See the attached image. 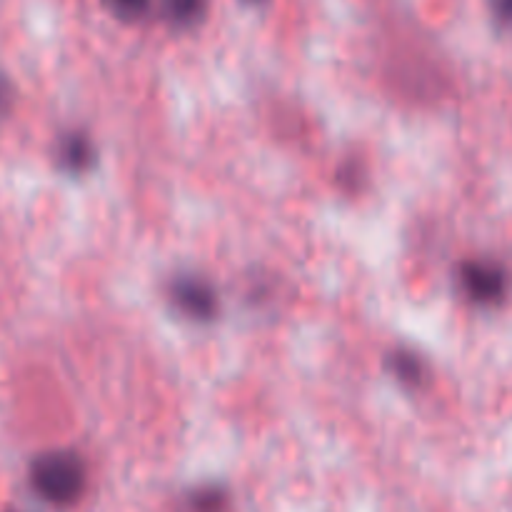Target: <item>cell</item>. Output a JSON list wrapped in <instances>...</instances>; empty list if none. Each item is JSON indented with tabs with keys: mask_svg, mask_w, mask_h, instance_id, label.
I'll return each instance as SVG.
<instances>
[{
	"mask_svg": "<svg viewBox=\"0 0 512 512\" xmlns=\"http://www.w3.org/2000/svg\"><path fill=\"white\" fill-rule=\"evenodd\" d=\"M155 5L173 28H195L208 13L210 0H155Z\"/></svg>",
	"mask_w": 512,
	"mask_h": 512,
	"instance_id": "8992f818",
	"label": "cell"
},
{
	"mask_svg": "<svg viewBox=\"0 0 512 512\" xmlns=\"http://www.w3.org/2000/svg\"><path fill=\"white\" fill-rule=\"evenodd\" d=\"M490 5L500 23H512V0H490Z\"/></svg>",
	"mask_w": 512,
	"mask_h": 512,
	"instance_id": "30bf717a",
	"label": "cell"
},
{
	"mask_svg": "<svg viewBox=\"0 0 512 512\" xmlns=\"http://www.w3.org/2000/svg\"><path fill=\"white\" fill-rule=\"evenodd\" d=\"M228 493L220 485H200L193 488L185 498L188 512H225L228 510Z\"/></svg>",
	"mask_w": 512,
	"mask_h": 512,
	"instance_id": "52a82bcc",
	"label": "cell"
},
{
	"mask_svg": "<svg viewBox=\"0 0 512 512\" xmlns=\"http://www.w3.org/2000/svg\"><path fill=\"white\" fill-rule=\"evenodd\" d=\"M385 370H388L395 383L410 390L423 388L430 378L428 360L415 348H408V345H398V348L385 355Z\"/></svg>",
	"mask_w": 512,
	"mask_h": 512,
	"instance_id": "5b68a950",
	"label": "cell"
},
{
	"mask_svg": "<svg viewBox=\"0 0 512 512\" xmlns=\"http://www.w3.org/2000/svg\"><path fill=\"white\" fill-rule=\"evenodd\" d=\"M10 103H13V88H10V80L0 75V118L8 113Z\"/></svg>",
	"mask_w": 512,
	"mask_h": 512,
	"instance_id": "9c48e42d",
	"label": "cell"
},
{
	"mask_svg": "<svg viewBox=\"0 0 512 512\" xmlns=\"http://www.w3.org/2000/svg\"><path fill=\"white\" fill-rule=\"evenodd\" d=\"M55 165L63 170L65 175H85L98 160V145L93 143L88 133L83 130H65L55 140Z\"/></svg>",
	"mask_w": 512,
	"mask_h": 512,
	"instance_id": "277c9868",
	"label": "cell"
},
{
	"mask_svg": "<svg viewBox=\"0 0 512 512\" xmlns=\"http://www.w3.org/2000/svg\"><path fill=\"white\" fill-rule=\"evenodd\" d=\"M30 488L55 508L75 505L88 490V465L73 450H50L30 465Z\"/></svg>",
	"mask_w": 512,
	"mask_h": 512,
	"instance_id": "6da1fadb",
	"label": "cell"
},
{
	"mask_svg": "<svg viewBox=\"0 0 512 512\" xmlns=\"http://www.w3.org/2000/svg\"><path fill=\"white\" fill-rule=\"evenodd\" d=\"M245 3H253L255 5V3H263V0H245Z\"/></svg>",
	"mask_w": 512,
	"mask_h": 512,
	"instance_id": "8fae6325",
	"label": "cell"
},
{
	"mask_svg": "<svg viewBox=\"0 0 512 512\" xmlns=\"http://www.w3.org/2000/svg\"><path fill=\"white\" fill-rule=\"evenodd\" d=\"M103 3L108 5L110 13L118 15V18L138 20L148 13V8L155 3V0H103Z\"/></svg>",
	"mask_w": 512,
	"mask_h": 512,
	"instance_id": "ba28073f",
	"label": "cell"
},
{
	"mask_svg": "<svg viewBox=\"0 0 512 512\" xmlns=\"http://www.w3.org/2000/svg\"><path fill=\"white\" fill-rule=\"evenodd\" d=\"M165 300L183 320L208 325L220 315V293L208 278L195 273H178L165 283Z\"/></svg>",
	"mask_w": 512,
	"mask_h": 512,
	"instance_id": "7a4b0ae2",
	"label": "cell"
},
{
	"mask_svg": "<svg viewBox=\"0 0 512 512\" xmlns=\"http://www.w3.org/2000/svg\"><path fill=\"white\" fill-rule=\"evenodd\" d=\"M458 290L468 303L478 308H495L510 293V275L495 260H465L458 268Z\"/></svg>",
	"mask_w": 512,
	"mask_h": 512,
	"instance_id": "3957f363",
	"label": "cell"
}]
</instances>
